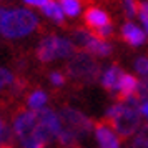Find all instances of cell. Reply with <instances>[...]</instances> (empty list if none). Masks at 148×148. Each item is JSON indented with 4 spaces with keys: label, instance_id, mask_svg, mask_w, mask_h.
I'll list each match as a JSON object with an SVG mask.
<instances>
[{
    "label": "cell",
    "instance_id": "484cf974",
    "mask_svg": "<svg viewBox=\"0 0 148 148\" xmlns=\"http://www.w3.org/2000/svg\"><path fill=\"white\" fill-rule=\"evenodd\" d=\"M5 12H7V8H0V25H2V18H3Z\"/></svg>",
    "mask_w": 148,
    "mask_h": 148
},
{
    "label": "cell",
    "instance_id": "7c38bea8",
    "mask_svg": "<svg viewBox=\"0 0 148 148\" xmlns=\"http://www.w3.org/2000/svg\"><path fill=\"white\" fill-rule=\"evenodd\" d=\"M48 101V95L43 92V90H34L32 93L28 95L27 98V105L32 112H38L42 108H45Z\"/></svg>",
    "mask_w": 148,
    "mask_h": 148
},
{
    "label": "cell",
    "instance_id": "52a82bcc",
    "mask_svg": "<svg viewBox=\"0 0 148 148\" xmlns=\"http://www.w3.org/2000/svg\"><path fill=\"white\" fill-rule=\"evenodd\" d=\"M95 140L98 148H120V135L115 132L110 123H100L95 127Z\"/></svg>",
    "mask_w": 148,
    "mask_h": 148
},
{
    "label": "cell",
    "instance_id": "603a6c76",
    "mask_svg": "<svg viewBox=\"0 0 148 148\" xmlns=\"http://www.w3.org/2000/svg\"><path fill=\"white\" fill-rule=\"evenodd\" d=\"M27 5H32V7H43V5H47L50 0H23Z\"/></svg>",
    "mask_w": 148,
    "mask_h": 148
},
{
    "label": "cell",
    "instance_id": "8fae6325",
    "mask_svg": "<svg viewBox=\"0 0 148 148\" xmlns=\"http://www.w3.org/2000/svg\"><path fill=\"white\" fill-rule=\"evenodd\" d=\"M85 23H87L88 27L100 28L103 25L110 23V17L107 15V12L93 7V8H88L87 12H85Z\"/></svg>",
    "mask_w": 148,
    "mask_h": 148
},
{
    "label": "cell",
    "instance_id": "cb8c5ba5",
    "mask_svg": "<svg viewBox=\"0 0 148 148\" xmlns=\"http://www.w3.org/2000/svg\"><path fill=\"white\" fill-rule=\"evenodd\" d=\"M140 113L148 120V100H145V101H143V103L140 105Z\"/></svg>",
    "mask_w": 148,
    "mask_h": 148
},
{
    "label": "cell",
    "instance_id": "9c48e42d",
    "mask_svg": "<svg viewBox=\"0 0 148 148\" xmlns=\"http://www.w3.org/2000/svg\"><path fill=\"white\" fill-rule=\"evenodd\" d=\"M136 88H138V80L135 78L133 75L123 73L121 78H120V82H118L116 93H118V97H120L121 100H127V98H130V97H135Z\"/></svg>",
    "mask_w": 148,
    "mask_h": 148
},
{
    "label": "cell",
    "instance_id": "9a60e30c",
    "mask_svg": "<svg viewBox=\"0 0 148 148\" xmlns=\"http://www.w3.org/2000/svg\"><path fill=\"white\" fill-rule=\"evenodd\" d=\"M130 148H148V125L138 130V133L135 135L133 143Z\"/></svg>",
    "mask_w": 148,
    "mask_h": 148
},
{
    "label": "cell",
    "instance_id": "5bb4252c",
    "mask_svg": "<svg viewBox=\"0 0 148 148\" xmlns=\"http://www.w3.org/2000/svg\"><path fill=\"white\" fill-rule=\"evenodd\" d=\"M60 7L67 17H77L82 10V0H60Z\"/></svg>",
    "mask_w": 148,
    "mask_h": 148
},
{
    "label": "cell",
    "instance_id": "2e32d148",
    "mask_svg": "<svg viewBox=\"0 0 148 148\" xmlns=\"http://www.w3.org/2000/svg\"><path fill=\"white\" fill-rule=\"evenodd\" d=\"M138 18L141 20V25H143V32L148 35V2H141L138 3Z\"/></svg>",
    "mask_w": 148,
    "mask_h": 148
},
{
    "label": "cell",
    "instance_id": "ac0fdd59",
    "mask_svg": "<svg viewBox=\"0 0 148 148\" xmlns=\"http://www.w3.org/2000/svg\"><path fill=\"white\" fill-rule=\"evenodd\" d=\"M136 98H138V100H141V101L148 100V77H143V80L138 82Z\"/></svg>",
    "mask_w": 148,
    "mask_h": 148
},
{
    "label": "cell",
    "instance_id": "7402d4cb",
    "mask_svg": "<svg viewBox=\"0 0 148 148\" xmlns=\"http://www.w3.org/2000/svg\"><path fill=\"white\" fill-rule=\"evenodd\" d=\"M50 82H52V85H55V87H62L65 83V77L60 72H52L50 73Z\"/></svg>",
    "mask_w": 148,
    "mask_h": 148
},
{
    "label": "cell",
    "instance_id": "ba28073f",
    "mask_svg": "<svg viewBox=\"0 0 148 148\" xmlns=\"http://www.w3.org/2000/svg\"><path fill=\"white\" fill-rule=\"evenodd\" d=\"M121 37H123V40L127 42V43L133 45V47H138L141 43H145V40H147V34L140 27H136L135 23H132V22H128V23L123 25Z\"/></svg>",
    "mask_w": 148,
    "mask_h": 148
},
{
    "label": "cell",
    "instance_id": "d6986e66",
    "mask_svg": "<svg viewBox=\"0 0 148 148\" xmlns=\"http://www.w3.org/2000/svg\"><path fill=\"white\" fill-rule=\"evenodd\" d=\"M135 70L141 77H148V57H140L135 62Z\"/></svg>",
    "mask_w": 148,
    "mask_h": 148
},
{
    "label": "cell",
    "instance_id": "5b68a950",
    "mask_svg": "<svg viewBox=\"0 0 148 148\" xmlns=\"http://www.w3.org/2000/svg\"><path fill=\"white\" fill-rule=\"evenodd\" d=\"M68 73L73 78L92 82L98 77V65L88 53H78L68 63Z\"/></svg>",
    "mask_w": 148,
    "mask_h": 148
},
{
    "label": "cell",
    "instance_id": "30bf717a",
    "mask_svg": "<svg viewBox=\"0 0 148 148\" xmlns=\"http://www.w3.org/2000/svg\"><path fill=\"white\" fill-rule=\"evenodd\" d=\"M121 72L120 67H116V65H112V67H108L103 73H101V85L110 90V92H116V87H118V82H120Z\"/></svg>",
    "mask_w": 148,
    "mask_h": 148
},
{
    "label": "cell",
    "instance_id": "6da1fadb",
    "mask_svg": "<svg viewBox=\"0 0 148 148\" xmlns=\"http://www.w3.org/2000/svg\"><path fill=\"white\" fill-rule=\"evenodd\" d=\"M108 120L120 136H132L141 128V113L136 97H130L123 103H115L107 110Z\"/></svg>",
    "mask_w": 148,
    "mask_h": 148
},
{
    "label": "cell",
    "instance_id": "8992f818",
    "mask_svg": "<svg viewBox=\"0 0 148 148\" xmlns=\"http://www.w3.org/2000/svg\"><path fill=\"white\" fill-rule=\"evenodd\" d=\"M75 43L80 45L83 50H87L88 53L98 55V57H108L112 53V45L108 42L101 40V38H97L95 35L88 34V32H83V30H78L75 34Z\"/></svg>",
    "mask_w": 148,
    "mask_h": 148
},
{
    "label": "cell",
    "instance_id": "44dd1931",
    "mask_svg": "<svg viewBox=\"0 0 148 148\" xmlns=\"http://www.w3.org/2000/svg\"><path fill=\"white\" fill-rule=\"evenodd\" d=\"M125 14L127 17H135L138 14V3L135 0H125Z\"/></svg>",
    "mask_w": 148,
    "mask_h": 148
},
{
    "label": "cell",
    "instance_id": "277c9868",
    "mask_svg": "<svg viewBox=\"0 0 148 148\" xmlns=\"http://www.w3.org/2000/svg\"><path fill=\"white\" fill-rule=\"evenodd\" d=\"M75 52V45L72 40L58 35H48L38 43L37 48V57L43 63L53 62L57 58H67L72 57Z\"/></svg>",
    "mask_w": 148,
    "mask_h": 148
},
{
    "label": "cell",
    "instance_id": "4fadbf2b",
    "mask_svg": "<svg viewBox=\"0 0 148 148\" xmlns=\"http://www.w3.org/2000/svg\"><path fill=\"white\" fill-rule=\"evenodd\" d=\"M42 12L47 15V17H50L52 20L58 22V23H62L63 22V10H62L60 3H57V2H53V0H50L47 5H43L42 7Z\"/></svg>",
    "mask_w": 148,
    "mask_h": 148
},
{
    "label": "cell",
    "instance_id": "7a4b0ae2",
    "mask_svg": "<svg viewBox=\"0 0 148 148\" xmlns=\"http://www.w3.org/2000/svg\"><path fill=\"white\" fill-rule=\"evenodd\" d=\"M38 25V18L25 8H14L7 10L2 25H0V34L5 38H23L34 32Z\"/></svg>",
    "mask_w": 148,
    "mask_h": 148
},
{
    "label": "cell",
    "instance_id": "ffe728a7",
    "mask_svg": "<svg viewBox=\"0 0 148 148\" xmlns=\"http://www.w3.org/2000/svg\"><path fill=\"white\" fill-rule=\"evenodd\" d=\"M112 32H113V28H112V25L108 23V25H103V27L97 28V30H95V37H97V38H101V40H105V38H108V37L112 35Z\"/></svg>",
    "mask_w": 148,
    "mask_h": 148
},
{
    "label": "cell",
    "instance_id": "3957f363",
    "mask_svg": "<svg viewBox=\"0 0 148 148\" xmlns=\"http://www.w3.org/2000/svg\"><path fill=\"white\" fill-rule=\"evenodd\" d=\"M60 118H62V132L57 140L60 141L62 145H72L77 140L83 138L92 130V121L78 110L65 108L60 113Z\"/></svg>",
    "mask_w": 148,
    "mask_h": 148
},
{
    "label": "cell",
    "instance_id": "e0dca14e",
    "mask_svg": "<svg viewBox=\"0 0 148 148\" xmlns=\"http://www.w3.org/2000/svg\"><path fill=\"white\" fill-rule=\"evenodd\" d=\"M14 80H15L14 73H12L10 70L0 67V90H2V88H5V87H8V85H12Z\"/></svg>",
    "mask_w": 148,
    "mask_h": 148
},
{
    "label": "cell",
    "instance_id": "d4e9b609",
    "mask_svg": "<svg viewBox=\"0 0 148 148\" xmlns=\"http://www.w3.org/2000/svg\"><path fill=\"white\" fill-rule=\"evenodd\" d=\"M2 138H3V121L0 118V141H2Z\"/></svg>",
    "mask_w": 148,
    "mask_h": 148
}]
</instances>
